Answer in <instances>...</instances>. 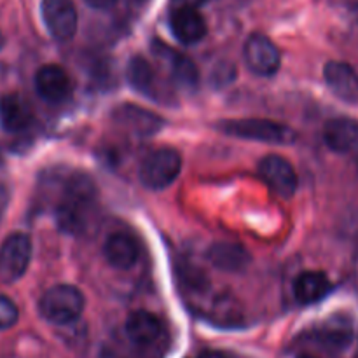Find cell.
Returning a JSON list of instances; mask_svg holds the SVG:
<instances>
[{"label":"cell","mask_w":358,"mask_h":358,"mask_svg":"<svg viewBox=\"0 0 358 358\" xmlns=\"http://www.w3.org/2000/svg\"><path fill=\"white\" fill-rule=\"evenodd\" d=\"M115 2H117V0H86L87 6L93 7V9H98V10L110 9Z\"/></svg>","instance_id":"22"},{"label":"cell","mask_w":358,"mask_h":358,"mask_svg":"<svg viewBox=\"0 0 358 358\" xmlns=\"http://www.w3.org/2000/svg\"><path fill=\"white\" fill-rule=\"evenodd\" d=\"M210 261L222 271H240L248 264L247 250L236 243H215L208 252Z\"/></svg>","instance_id":"19"},{"label":"cell","mask_w":358,"mask_h":358,"mask_svg":"<svg viewBox=\"0 0 358 358\" xmlns=\"http://www.w3.org/2000/svg\"><path fill=\"white\" fill-rule=\"evenodd\" d=\"M3 45V37H2V31H0V49H2Z\"/></svg>","instance_id":"24"},{"label":"cell","mask_w":358,"mask_h":358,"mask_svg":"<svg viewBox=\"0 0 358 358\" xmlns=\"http://www.w3.org/2000/svg\"><path fill=\"white\" fill-rule=\"evenodd\" d=\"M324 77L332 93L346 103H358V73L352 65L343 62H329Z\"/></svg>","instance_id":"11"},{"label":"cell","mask_w":358,"mask_h":358,"mask_svg":"<svg viewBox=\"0 0 358 358\" xmlns=\"http://www.w3.org/2000/svg\"><path fill=\"white\" fill-rule=\"evenodd\" d=\"M259 175L282 198H292L297 191V173L292 164L282 156L269 154L259 161Z\"/></svg>","instance_id":"8"},{"label":"cell","mask_w":358,"mask_h":358,"mask_svg":"<svg viewBox=\"0 0 358 358\" xmlns=\"http://www.w3.org/2000/svg\"><path fill=\"white\" fill-rule=\"evenodd\" d=\"M126 334L135 345L149 346L163 334V324L156 315L149 311H135L126 320Z\"/></svg>","instance_id":"15"},{"label":"cell","mask_w":358,"mask_h":358,"mask_svg":"<svg viewBox=\"0 0 358 358\" xmlns=\"http://www.w3.org/2000/svg\"><path fill=\"white\" fill-rule=\"evenodd\" d=\"M35 90L42 100L62 103L72 93V80L59 65H44L35 73Z\"/></svg>","instance_id":"9"},{"label":"cell","mask_w":358,"mask_h":358,"mask_svg":"<svg viewBox=\"0 0 358 358\" xmlns=\"http://www.w3.org/2000/svg\"><path fill=\"white\" fill-rule=\"evenodd\" d=\"M220 129L226 135L236 136L241 140H254L275 145H289L296 142V131L283 122L271 119H234V121L220 122Z\"/></svg>","instance_id":"3"},{"label":"cell","mask_w":358,"mask_h":358,"mask_svg":"<svg viewBox=\"0 0 358 358\" xmlns=\"http://www.w3.org/2000/svg\"><path fill=\"white\" fill-rule=\"evenodd\" d=\"M332 285L331 280L322 271H304L294 282V296L299 304H315L329 296Z\"/></svg>","instance_id":"16"},{"label":"cell","mask_w":358,"mask_h":358,"mask_svg":"<svg viewBox=\"0 0 358 358\" xmlns=\"http://www.w3.org/2000/svg\"><path fill=\"white\" fill-rule=\"evenodd\" d=\"M157 56H161V58L168 63L170 76L173 77V80L178 86L187 87V90H192V87L198 86L199 72L198 69H196L194 62H192L189 56L173 51V49H170L168 45H159Z\"/></svg>","instance_id":"17"},{"label":"cell","mask_w":358,"mask_h":358,"mask_svg":"<svg viewBox=\"0 0 358 358\" xmlns=\"http://www.w3.org/2000/svg\"><path fill=\"white\" fill-rule=\"evenodd\" d=\"M94 199V187L90 178L77 175L70 178L66 184L62 201L56 208V219L59 227L66 233H79L86 224V217L90 213Z\"/></svg>","instance_id":"1"},{"label":"cell","mask_w":358,"mask_h":358,"mask_svg":"<svg viewBox=\"0 0 358 358\" xmlns=\"http://www.w3.org/2000/svg\"><path fill=\"white\" fill-rule=\"evenodd\" d=\"M128 80L138 93L149 98H156L157 94V79L152 66L142 56H135L128 63Z\"/></svg>","instance_id":"20"},{"label":"cell","mask_w":358,"mask_h":358,"mask_svg":"<svg viewBox=\"0 0 358 358\" xmlns=\"http://www.w3.org/2000/svg\"><path fill=\"white\" fill-rule=\"evenodd\" d=\"M34 121V112L30 103L16 93H7L0 96V124L6 131H24Z\"/></svg>","instance_id":"12"},{"label":"cell","mask_w":358,"mask_h":358,"mask_svg":"<svg viewBox=\"0 0 358 358\" xmlns=\"http://www.w3.org/2000/svg\"><path fill=\"white\" fill-rule=\"evenodd\" d=\"M42 20L52 38L66 42L77 31V9L72 0H42Z\"/></svg>","instance_id":"7"},{"label":"cell","mask_w":358,"mask_h":358,"mask_svg":"<svg viewBox=\"0 0 358 358\" xmlns=\"http://www.w3.org/2000/svg\"><path fill=\"white\" fill-rule=\"evenodd\" d=\"M243 56L248 69L261 77L275 76L282 63V56L275 42L262 34H252L247 38Z\"/></svg>","instance_id":"6"},{"label":"cell","mask_w":358,"mask_h":358,"mask_svg":"<svg viewBox=\"0 0 358 358\" xmlns=\"http://www.w3.org/2000/svg\"><path fill=\"white\" fill-rule=\"evenodd\" d=\"M31 261V240L24 233H13L0 245V282L14 283L27 273Z\"/></svg>","instance_id":"5"},{"label":"cell","mask_w":358,"mask_h":358,"mask_svg":"<svg viewBox=\"0 0 358 358\" xmlns=\"http://www.w3.org/2000/svg\"><path fill=\"white\" fill-rule=\"evenodd\" d=\"M324 140L334 152H350L358 145V122L350 117L331 119L324 128Z\"/></svg>","instance_id":"14"},{"label":"cell","mask_w":358,"mask_h":358,"mask_svg":"<svg viewBox=\"0 0 358 358\" xmlns=\"http://www.w3.org/2000/svg\"><path fill=\"white\" fill-rule=\"evenodd\" d=\"M105 261L115 269H131L138 261V247L131 236L124 233H114L103 245Z\"/></svg>","instance_id":"13"},{"label":"cell","mask_w":358,"mask_h":358,"mask_svg":"<svg viewBox=\"0 0 358 358\" xmlns=\"http://www.w3.org/2000/svg\"><path fill=\"white\" fill-rule=\"evenodd\" d=\"M171 34L182 44H198L206 35V23L198 9L192 6H182L175 9L170 16Z\"/></svg>","instance_id":"10"},{"label":"cell","mask_w":358,"mask_h":358,"mask_svg":"<svg viewBox=\"0 0 358 358\" xmlns=\"http://www.w3.org/2000/svg\"><path fill=\"white\" fill-rule=\"evenodd\" d=\"M182 171V156L178 150L161 147L145 156L140 163L138 177L145 187L161 191L173 184Z\"/></svg>","instance_id":"4"},{"label":"cell","mask_w":358,"mask_h":358,"mask_svg":"<svg viewBox=\"0 0 358 358\" xmlns=\"http://www.w3.org/2000/svg\"><path fill=\"white\" fill-rule=\"evenodd\" d=\"M115 121L135 135H152L161 128L163 121L145 108L135 105H122L115 110Z\"/></svg>","instance_id":"18"},{"label":"cell","mask_w":358,"mask_h":358,"mask_svg":"<svg viewBox=\"0 0 358 358\" xmlns=\"http://www.w3.org/2000/svg\"><path fill=\"white\" fill-rule=\"evenodd\" d=\"M198 358H227L224 353L215 352V350H208V352H203Z\"/></svg>","instance_id":"23"},{"label":"cell","mask_w":358,"mask_h":358,"mask_svg":"<svg viewBox=\"0 0 358 358\" xmlns=\"http://www.w3.org/2000/svg\"><path fill=\"white\" fill-rule=\"evenodd\" d=\"M17 318H20V310L16 303L0 294V331L14 327L17 324Z\"/></svg>","instance_id":"21"},{"label":"cell","mask_w":358,"mask_h":358,"mask_svg":"<svg viewBox=\"0 0 358 358\" xmlns=\"http://www.w3.org/2000/svg\"><path fill=\"white\" fill-rule=\"evenodd\" d=\"M299 358H317V357H313V355H301Z\"/></svg>","instance_id":"25"},{"label":"cell","mask_w":358,"mask_h":358,"mask_svg":"<svg viewBox=\"0 0 358 358\" xmlns=\"http://www.w3.org/2000/svg\"><path fill=\"white\" fill-rule=\"evenodd\" d=\"M86 299L77 287L59 283L51 287L38 301V311L48 322L66 325L76 322L83 315Z\"/></svg>","instance_id":"2"}]
</instances>
